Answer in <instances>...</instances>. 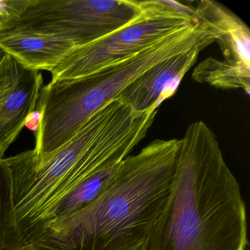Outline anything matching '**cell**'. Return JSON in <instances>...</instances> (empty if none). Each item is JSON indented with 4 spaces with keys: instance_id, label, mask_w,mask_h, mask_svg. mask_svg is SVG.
<instances>
[{
    "instance_id": "obj_7",
    "label": "cell",
    "mask_w": 250,
    "mask_h": 250,
    "mask_svg": "<svg viewBox=\"0 0 250 250\" xmlns=\"http://www.w3.org/2000/svg\"><path fill=\"white\" fill-rule=\"evenodd\" d=\"M43 77L5 54L0 62V159L36 112Z\"/></svg>"
},
{
    "instance_id": "obj_13",
    "label": "cell",
    "mask_w": 250,
    "mask_h": 250,
    "mask_svg": "<svg viewBox=\"0 0 250 250\" xmlns=\"http://www.w3.org/2000/svg\"><path fill=\"white\" fill-rule=\"evenodd\" d=\"M16 216L13 180L5 159H0V250H24Z\"/></svg>"
},
{
    "instance_id": "obj_12",
    "label": "cell",
    "mask_w": 250,
    "mask_h": 250,
    "mask_svg": "<svg viewBox=\"0 0 250 250\" xmlns=\"http://www.w3.org/2000/svg\"><path fill=\"white\" fill-rule=\"evenodd\" d=\"M194 81L224 90L241 89L250 95V69L225 60L208 58L199 63L192 73Z\"/></svg>"
},
{
    "instance_id": "obj_3",
    "label": "cell",
    "mask_w": 250,
    "mask_h": 250,
    "mask_svg": "<svg viewBox=\"0 0 250 250\" xmlns=\"http://www.w3.org/2000/svg\"><path fill=\"white\" fill-rule=\"evenodd\" d=\"M156 114L136 112L117 98L43 159L36 160L33 150L5 159L12 175L16 216L24 250L61 199L95 172L128 156L147 135Z\"/></svg>"
},
{
    "instance_id": "obj_15",
    "label": "cell",
    "mask_w": 250,
    "mask_h": 250,
    "mask_svg": "<svg viewBox=\"0 0 250 250\" xmlns=\"http://www.w3.org/2000/svg\"><path fill=\"white\" fill-rule=\"evenodd\" d=\"M5 53L3 52V51L1 50L0 49V62H1V61H2V58H4V56H5Z\"/></svg>"
},
{
    "instance_id": "obj_8",
    "label": "cell",
    "mask_w": 250,
    "mask_h": 250,
    "mask_svg": "<svg viewBox=\"0 0 250 250\" xmlns=\"http://www.w3.org/2000/svg\"><path fill=\"white\" fill-rule=\"evenodd\" d=\"M204 49L194 48L156 64L129 84L118 99L136 112L158 110L165 100L175 94Z\"/></svg>"
},
{
    "instance_id": "obj_14",
    "label": "cell",
    "mask_w": 250,
    "mask_h": 250,
    "mask_svg": "<svg viewBox=\"0 0 250 250\" xmlns=\"http://www.w3.org/2000/svg\"><path fill=\"white\" fill-rule=\"evenodd\" d=\"M30 0H0V27L8 30L21 17Z\"/></svg>"
},
{
    "instance_id": "obj_4",
    "label": "cell",
    "mask_w": 250,
    "mask_h": 250,
    "mask_svg": "<svg viewBox=\"0 0 250 250\" xmlns=\"http://www.w3.org/2000/svg\"><path fill=\"white\" fill-rule=\"evenodd\" d=\"M211 42L205 29L193 24L119 63L85 77L42 86L36 108L40 115L33 149L36 160L68 143L93 115L147 70L178 54L208 47Z\"/></svg>"
},
{
    "instance_id": "obj_9",
    "label": "cell",
    "mask_w": 250,
    "mask_h": 250,
    "mask_svg": "<svg viewBox=\"0 0 250 250\" xmlns=\"http://www.w3.org/2000/svg\"><path fill=\"white\" fill-rule=\"evenodd\" d=\"M195 20L214 34L225 61L250 69V32L247 24L229 9L211 0L194 7Z\"/></svg>"
},
{
    "instance_id": "obj_1",
    "label": "cell",
    "mask_w": 250,
    "mask_h": 250,
    "mask_svg": "<svg viewBox=\"0 0 250 250\" xmlns=\"http://www.w3.org/2000/svg\"><path fill=\"white\" fill-rule=\"evenodd\" d=\"M247 209L217 137L203 121L181 139L169 199L139 250H246Z\"/></svg>"
},
{
    "instance_id": "obj_6",
    "label": "cell",
    "mask_w": 250,
    "mask_h": 250,
    "mask_svg": "<svg viewBox=\"0 0 250 250\" xmlns=\"http://www.w3.org/2000/svg\"><path fill=\"white\" fill-rule=\"evenodd\" d=\"M141 13L135 0H30L8 30L61 38L77 48L126 27Z\"/></svg>"
},
{
    "instance_id": "obj_2",
    "label": "cell",
    "mask_w": 250,
    "mask_h": 250,
    "mask_svg": "<svg viewBox=\"0 0 250 250\" xmlns=\"http://www.w3.org/2000/svg\"><path fill=\"white\" fill-rule=\"evenodd\" d=\"M181 140H156L120 164L81 211L45 228L25 250H139L169 199Z\"/></svg>"
},
{
    "instance_id": "obj_16",
    "label": "cell",
    "mask_w": 250,
    "mask_h": 250,
    "mask_svg": "<svg viewBox=\"0 0 250 250\" xmlns=\"http://www.w3.org/2000/svg\"><path fill=\"white\" fill-rule=\"evenodd\" d=\"M0 31H2V28H1V27H0Z\"/></svg>"
},
{
    "instance_id": "obj_5",
    "label": "cell",
    "mask_w": 250,
    "mask_h": 250,
    "mask_svg": "<svg viewBox=\"0 0 250 250\" xmlns=\"http://www.w3.org/2000/svg\"><path fill=\"white\" fill-rule=\"evenodd\" d=\"M140 5L142 13L137 20L100 40L76 48L52 70L51 81L90 75L197 22L181 15L183 7L177 1H140Z\"/></svg>"
},
{
    "instance_id": "obj_10",
    "label": "cell",
    "mask_w": 250,
    "mask_h": 250,
    "mask_svg": "<svg viewBox=\"0 0 250 250\" xmlns=\"http://www.w3.org/2000/svg\"><path fill=\"white\" fill-rule=\"evenodd\" d=\"M76 48L61 38L20 30L0 31V49L36 71L51 72Z\"/></svg>"
},
{
    "instance_id": "obj_11",
    "label": "cell",
    "mask_w": 250,
    "mask_h": 250,
    "mask_svg": "<svg viewBox=\"0 0 250 250\" xmlns=\"http://www.w3.org/2000/svg\"><path fill=\"white\" fill-rule=\"evenodd\" d=\"M120 164L95 172L61 199L49 212L30 244L51 224L79 213L94 202L112 184Z\"/></svg>"
}]
</instances>
